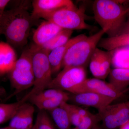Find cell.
I'll use <instances>...</instances> for the list:
<instances>
[{
  "mask_svg": "<svg viewBox=\"0 0 129 129\" xmlns=\"http://www.w3.org/2000/svg\"></svg>",
  "mask_w": 129,
  "mask_h": 129,
  "instance_id": "d590c367",
  "label": "cell"
},
{
  "mask_svg": "<svg viewBox=\"0 0 129 129\" xmlns=\"http://www.w3.org/2000/svg\"><path fill=\"white\" fill-rule=\"evenodd\" d=\"M75 129H78L77 128H76V127H75Z\"/></svg>",
  "mask_w": 129,
  "mask_h": 129,
  "instance_id": "e575fe53",
  "label": "cell"
},
{
  "mask_svg": "<svg viewBox=\"0 0 129 129\" xmlns=\"http://www.w3.org/2000/svg\"><path fill=\"white\" fill-rule=\"evenodd\" d=\"M98 45L108 51L129 46V33L122 34L114 37L102 38Z\"/></svg>",
  "mask_w": 129,
  "mask_h": 129,
  "instance_id": "ac0fdd59",
  "label": "cell"
},
{
  "mask_svg": "<svg viewBox=\"0 0 129 129\" xmlns=\"http://www.w3.org/2000/svg\"><path fill=\"white\" fill-rule=\"evenodd\" d=\"M32 129H36V128L35 126V125H34V126L32 127Z\"/></svg>",
  "mask_w": 129,
  "mask_h": 129,
  "instance_id": "1f68e13d",
  "label": "cell"
},
{
  "mask_svg": "<svg viewBox=\"0 0 129 129\" xmlns=\"http://www.w3.org/2000/svg\"><path fill=\"white\" fill-rule=\"evenodd\" d=\"M0 76H1V75H0Z\"/></svg>",
  "mask_w": 129,
  "mask_h": 129,
  "instance_id": "8d00e7d4",
  "label": "cell"
},
{
  "mask_svg": "<svg viewBox=\"0 0 129 129\" xmlns=\"http://www.w3.org/2000/svg\"><path fill=\"white\" fill-rule=\"evenodd\" d=\"M58 129H70L72 125L68 113L62 107L48 111Z\"/></svg>",
  "mask_w": 129,
  "mask_h": 129,
  "instance_id": "d6986e66",
  "label": "cell"
},
{
  "mask_svg": "<svg viewBox=\"0 0 129 129\" xmlns=\"http://www.w3.org/2000/svg\"><path fill=\"white\" fill-rule=\"evenodd\" d=\"M128 16H129L128 17L126 20L120 34L119 35L129 33V14Z\"/></svg>",
  "mask_w": 129,
  "mask_h": 129,
  "instance_id": "f1b7e54d",
  "label": "cell"
},
{
  "mask_svg": "<svg viewBox=\"0 0 129 129\" xmlns=\"http://www.w3.org/2000/svg\"><path fill=\"white\" fill-rule=\"evenodd\" d=\"M101 50L97 47L96 48L91 56L89 63L91 74L95 78L99 79H100L101 73Z\"/></svg>",
  "mask_w": 129,
  "mask_h": 129,
  "instance_id": "484cf974",
  "label": "cell"
},
{
  "mask_svg": "<svg viewBox=\"0 0 129 129\" xmlns=\"http://www.w3.org/2000/svg\"><path fill=\"white\" fill-rule=\"evenodd\" d=\"M85 10L75 6L63 8L42 17L52 22L62 29H90L91 27L85 22Z\"/></svg>",
  "mask_w": 129,
  "mask_h": 129,
  "instance_id": "8992f818",
  "label": "cell"
},
{
  "mask_svg": "<svg viewBox=\"0 0 129 129\" xmlns=\"http://www.w3.org/2000/svg\"><path fill=\"white\" fill-rule=\"evenodd\" d=\"M61 106L67 111L72 125L75 127H78L82 120L81 117L85 113V109L68 102L64 103Z\"/></svg>",
  "mask_w": 129,
  "mask_h": 129,
  "instance_id": "44dd1931",
  "label": "cell"
},
{
  "mask_svg": "<svg viewBox=\"0 0 129 129\" xmlns=\"http://www.w3.org/2000/svg\"><path fill=\"white\" fill-rule=\"evenodd\" d=\"M10 2L9 0H0V17L5 11L6 7Z\"/></svg>",
  "mask_w": 129,
  "mask_h": 129,
  "instance_id": "83f0119b",
  "label": "cell"
},
{
  "mask_svg": "<svg viewBox=\"0 0 129 129\" xmlns=\"http://www.w3.org/2000/svg\"><path fill=\"white\" fill-rule=\"evenodd\" d=\"M92 129H102L101 128V127H100V126L98 124H96L93 127V128H92Z\"/></svg>",
  "mask_w": 129,
  "mask_h": 129,
  "instance_id": "4dcf8cb0",
  "label": "cell"
},
{
  "mask_svg": "<svg viewBox=\"0 0 129 129\" xmlns=\"http://www.w3.org/2000/svg\"><path fill=\"white\" fill-rule=\"evenodd\" d=\"M108 29L99 32L76 42L67 51L63 61L62 68L80 67L85 68L89 63L91 58L103 36Z\"/></svg>",
  "mask_w": 129,
  "mask_h": 129,
  "instance_id": "3957f363",
  "label": "cell"
},
{
  "mask_svg": "<svg viewBox=\"0 0 129 129\" xmlns=\"http://www.w3.org/2000/svg\"><path fill=\"white\" fill-rule=\"evenodd\" d=\"M35 111L34 105L24 103L20 106L11 119L8 128L9 129H32Z\"/></svg>",
  "mask_w": 129,
  "mask_h": 129,
  "instance_id": "7c38bea8",
  "label": "cell"
},
{
  "mask_svg": "<svg viewBox=\"0 0 129 129\" xmlns=\"http://www.w3.org/2000/svg\"><path fill=\"white\" fill-rule=\"evenodd\" d=\"M36 129H55L47 111L40 110L34 124Z\"/></svg>",
  "mask_w": 129,
  "mask_h": 129,
  "instance_id": "d4e9b609",
  "label": "cell"
},
{
  "mask_svg": "<svg viewBox=\"0 0 129 129\" xmlns=\"http://www.w3.org/2000/svg\"><path fill=\"white\" fill-rule=\"evenodd\" d=\"M100 122L101 119L98 113L95 114L90 112L88 115L82 118L80 124L76 128L78 129H92Z\"/></svg>",
  "mask_w": 129,
  "mask_h": 129,
  "instance_id": "4316f807",
  "label": "cell"
},
{
  "mask_svg": "<svg viewBox=\"0 0 129 129\" xmlns=\"http://www.w3.org/2000/svg\"><path fill=\"white\" fill-rule=\"evenodd\" d=\"M119 129H129V120L122 125Z\"/></svg>",
  "mask_w": 129,
  "mask_h": 129,
  "instance_id": "f546056e",
  "label": "cell"
},
{
  "mask_svg": "<svg viewBox=\"0 0 129 129\" xmlns=\"http://www.w3.org/2000/svg\"><path fill=\"white\" fill-rule=\"evenodd\" d=\"M17 60L13 47L7 42H0V75L8 73Z\"/></svg>",
  "mask_w": 129,
  "mask_h": 129,
  "instance_id": "9a60e30c",
  "label": "cell"
},
{
  "mask_svg": "<svg viewBox=\"0 0 129 129\" xmlns=\"http://www.w3.org/2000/svg\"><path fill=\"white\" fill-rule=\"evenodd\" d=\"M0 129H9L8 128V127H6L5 128H0Z\"/></svg>",
  "mask_w": 129,
  "mask_h": 129,
  "instance_id": "d6a6232c",
  "label": "cell"
},
{
  "mask_svg": "<svg viewBox=\"0 0 129 129\" xmlns=\"http://www.w3.org/2000/svg\"><path fill=\"white\" fill-rule=\"evenodd\" d=\"M70 129H75V127H74V128H71Z\"/></svg>",
  "mask_w": 129,
  "mask_h": 129,
  "instance_id": "836d02e7",
  "label": "cell"
},
{
  "mask_svg": "<svg viewBox=\"0 0 129 129\" xmlns=\"http://www.w3.org/2000/svg\"><path fill=\"white\" fill-rule=\"evenodd\" d=\"M86 79L85 68L67 67L63 68L56 77L52 79L47 88H55L71 93Z\"/></svg>",
  "mask_w": 129,
  "mask_h": 129,
  "instance_id": "52a82bcc",
  "label": "cell"
},
{
  "mask_svg": "<svg viewBox=\"0 0 129 129\" xmlns=\"http://www.w3.org/2000/svg\"><path fill=\"white\" fill-rule=\"evenodd\" d=\"M114 99L92 92H83L76 94L70 93L69 101L78 106L94 108L99 111L111 104Z\"/></svg>",
  "mask_w": 129,
  "mask_h": 129,
  "instance_id": "30bf717a",
  "label": "cell"
},
{
  "mask_svg": "<svg viewBox=\"0 0 129 129\" xmlns=\"http://www.w3.org/2000/svg\"><path fill=\"white\" fill-rule=\"evenodd\" d=\"M69 97L70 95L68 96L36 101L30 103L36 106L40 110L48 111L60 107L64 102H68Z\"/></svg>",
  "mask_w": 129,
  "mask_h": 129,
  "instance_id": "7402d4cb",
  "label": "cell"
},
{
  "mask_svg": "<svg viewBox=\"0 0 129 129\" xmlns=\"http://www.w3.org/2000/svg\"><path fill=\"white\" fill-rule=\"evenodd\" d=\"M34 21L23 5L5 11L0 17V34L13 47H23L27 44Z\"/></svg>",
  "mask_w": 129,
  "mask_h": 129,
  "instance_id": "6da1fadb",
  "label": "cell"
},
{
  "mask_svg": "<svg viewBox=\"0 0 129 129\" xmlns=\"http://www.w3.org/2000/svg\"><path fill=\"white\" fill-rule=\"evenodd\" d=\"M62 28L51 21L42 22L36 29L33 36L35 44L42 46L56 36Z\"/></svg>",
  "mask_w": 129,
  "mask_h": 129,
  "instance_id": "5bb4252c",
  "label": "cell"
},
{
  "mask_svg": "<svg viewBox=\"0 0 129 129\" xmlns=\"http://www.w3.org/2000/svg\"><path fill=\"white\" fill-rule=\"evenodd\" d=\"M30 48L35 78L34 86L29 92L32 96L47 89L52 80V74L48 60L49 52L35 44Z\"/></svg>",
  "mask_w": 129,
  "mask_h": 129,
  "instance_id": "5b68a950",
  "label": "cell"
},
{
  "mask_svg": "<svg viewBox=\"0 0 129 129\" xmlns=\"http://www.w3.org/2000/svg\"><path fill=\"white\" fill-rule=\"evenodd\" d=\"M103 129H117L129 120V101L110 104L98 111Z\"/></svg>",
  "mask_w": 129,
  "mask_h": 129,
  "instance_id": "ba28073f",
  "label": "cell"
},
{
  "mask_svg": "<svg viewBox=\"0 0 129 129\" xmlns=\"http://www.w3.org/2000/svg\"><path fill=\"white\" fill-rule=\"evenodd\" d=\"M129 1L115 0H96L92 5L95 21L102 29H108L109 37L120 34L129 14Z\"/></svg>",
  "mask_w": 129,
  "mask_h": 129,
  "instance_id": "7a4b0ae2",
  "label": "cell"
},
{
  "mask_svg": "<svg viewBox=\"0 0 129 129\" xmlns=\"http://www.w3.org/2000/svg\"><path fill=\"white\" fill-rule=\"evenodd\" d=\"M30 96L27 93L18 101L10 103H0V125L11 120L20 106L28 101Z\"/></svg>",
  "mask_w": 129,
  "mask_h": 129,
  "instance_id": "e0dca14e",
  "label": "cell"
},
{
  "mask_svg": "<svg viewBox=\"0 0 129 129\" xmlns=\"http://www.w3.org/2000/svg\"><path fill=\"white\" fill-rule=\"evenodd\" d=\"M32 3L33 10L31 16L35 22L46 14L63 8L75 6L70 0H34Z\"/></svg>",
  "mask_w": 129,
  "mask_h": 129,
  "instance_id": "8fae6325",
  "label": "cell"
},
{
  "mask_svg": "<svg viewBox=\"0 0 129 129\" xmlns=\"http://www.w3.org/2000/svg\"><path fill=\"white\" fill-rule=\"evenodd\" d=\"M109 83L119 90L129 89V69L114 68L108 75Z\"/></svg>",
  "mask_w": 129,
  "mask_h": 129,
  "instance_id": "2e32d148",
  "label": "cell"
},
{
  "mask_svg": "<svg viewBox=\"0 0 129 129\" xmlns=\"http://www.w3.org/2000/svg\"><path fill=\"white\" fill-rule=\"evenodd\" d=\"M87 37L84 34L79 35L70 39L64 45L51 51L48 54V58L52 75L57 73L62 68L63 58L69 49L76 42Z\"/></svg>",
  "mask_w": 129,
  "mask_h": 129,
  "instance_id": "4fadbf2b",
  "label": "cell"
},
{
  "mask_svg": "<svg viewBox=\"0 0 129 129\" xmlns=\"http://www.w3.org/2000/svg\"><path fill=\"white\" fill-rule=\"evenodd\" d=\"M70 93L55 88H47L30 97L28 101L30 103L36 101L52 99L56 98L68 96Z\"/></svg>",
  "mask_w": 129,
  "mask_h": 129,
  "instance_id": "603a6c76",
  "label": "cell"
},
{
  "mask_svg": "<svg viewBox=\"0 0 129 129\" xmlns=\"http://www.w3.org/2000/svg\"><path fill=\"white\" fill-rule=\"evenodd\" d=\"M129 90L121 91L109 83L96 78L86 79L73 91L71 94L83 92H92L111 98L115 100L121 97Z\"/></svg>",
  "mask_w": 129,
  "mask_h": 129,
  "instance_id": "9c48e42d",
  "label": "cell"
},
{
  "mask_svg": "<svg viewBox=\"0 0 129 129\" xmlns=\"http://www.w3.org/2000/svg\"><path fill=\"white\" fill-rule=\"evenodd\" d=\"M8 74L11 85L15 90L12 96L33 87L35 78L30 47L24 50Z\"/></svg>",
  "mask_w": 129,
  "mask_h": 129,
  "instance_id": "277c9868",
  "label": "cell"
},
{
  "mask_svg": "<svg viewBox=\"0 0 129 129\" xmlns=\"http://www.w3.org/2000/svg\"><path fill=\"white\" fill-rule=\"evenodd\" d=\"M113 50L104 51L101 50V73L100 79H105L111 72L113 56Z\"/></svg>",
  "mask_w": 129,
  "mask_h": 129,
  "instance_id": "cb8c5ba5",
  "label": "cell"
},
{
  "mask_svg": "<svg viewBox=\"0 0 129 129\" xmlns=\"http://www.w3.org/2000/svg\"><path fill=\"white\" fill-rule=\"evenodd\" d=\"M73 30L63 29L52 39L41 47L50 53L55 48L67 43L70 39Z\"/></svg>",
  "mask_w": 129,
  "mask_h": 129,
  "instance_id": "ffe728a7",
  "label": "cell"
}]
</instances>
